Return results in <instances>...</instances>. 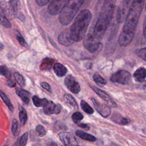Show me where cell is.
Returning a JSON list of instances; mask_svg holds the SVG:
<instances>
[{
    "label": "cell",
    "mask_w": 146,
    "mask_h": 146,
    "mask_svg": "<svg viewBox=\"0 0 146 146\" xmlns=\"http://www.w3.org/2000/svg\"><path fill=\"white\" fill-rule=\"evenodd\" d=\"M92 14L87 9L81 11L76 17L70 29V36L74 42H79L84 38Z\"/></svg>",
    "instance_id": "cell-1"
},
{
    "label": "cell",
    "mask_w": 146,
    "mask_h": 146,
    "mask_svg": "<svg viewBox=\"0 0 146 146\" xmlns=\"http://www.w3.org/2000/svg\"><path fill=\"white\" fill-rule=\"evenodd\" d=\"M144 5V1L143 0H135L132 2L125 20L121 31L122 33L133 35H135V31L141 15Z\"/></svg>",
    "instance_id": "cell-2"
},
{
    "label": "cell",
    "mask_w": 146,
    "mask_h": 146,
    "mask_svg": "<svg viewBox=\"0 0 146 146\" xmlns=\"http://www.w3.org/2000/svg\"><path fill=\"white\" fill-rule=\"evenodd\" d=\"M84 1H69L68 3L62 10L59 19L62 25L66 26L70 24L81 7Z\"/></svg>",
    "instance_id": "cell-3"
},
{
    "label": "cell",
    "mask_w": 146,
    "mask_h": 146,
    "mask_svg": "<svg viewBox=\"0 0 146 146\" xmlns=\"http://www.w3.org/2000/svg\"><path fill=\"white\" fill-rule=\"evenodd\" d=\"M110 22V21L108 20L99 17L93 29L92 30V32H90V33L95 39L100 42L103 37Z\"/></svg>",
    "instance_id": "cell-4"
},
{
    "label": "cell",
    "mask_w": 146,
    "mask_h": 146,
    "mask_svg": "<svg viewBox=\"0 0 146 146\" xmlns=\"http://www.w3.org/2000/svg\"><path fill=\"white\" fill-rule=\"evenodd\" d=\"M18 1H1V9L4 12L5 15L11 19L15 17L18 10Z\"/></svg>",
    "instance_id": "cell-5"
},
{
    "label": "cell",
    "mask_w": 146,
    "mask_h": 146,
    "mask_svg": "<svg viewBox=\"0 0 146 146\" xmlns=\"http://www.w3.org/2000/svg\"><path fill=\"white\" fill-rule=\"evenodd\" d=\"M131 79V74L125 70H119L111 76L110 80L113 83L128 84Z\"/></svg>",
    "instance_id": "cell-6"
},
{
    "label": "cell",
    "mask_w": 146,
    "mask_h": 146,
    "mask_svg": "<svg viewBox=\"0 0 146 146\" xmlns=\"http://www.w3.org/2000/svg\"><path fill=\"white\" fill-rule=\"evenodd\" d=\"M115 2L116 1L113 0L106 1L102 8L99 17L111 21L115 9Z\"/></svg>",
    "instance_id": "cell-7"
},
{
    "label": "cell",
    "mask_w": 146,
    "mask_h": 146,
    "mask_svg": "<svg viewBox=\"0 0 146 146\" xmlns=\"http://www.w3.org/2000/svg\"><path fill=\"white\" fill-rule=\"evenodd\" d=\"M69 1L67 0H54L51 1L47 7L48 13L52 15H58L60 14L62 10L68 3Z\"/></svg>",
    "instance_id": "cell-8"
},
{
    "label": "cell",
    "mask_w": 146,
    "mask_h": 146,
    "mask_svg": "<svg viewBox=\"0 0 146 146\" xmlns=\"http://www.w3.org/2000/svg\"><path fill=\"white\" fill-rule=\"evenodd\" d=\"M130 3V1H123L119 5L116 13V20L118 23H121L126 19L131 5Z\"/></svg>",
    "instance_id": "cell-9"
},
{
    "label": "cell",
    "mask_w": 146,
    "mask_h": 146,
    "mask_svg": "<svg viewBox=\"0 0 146 146\" xmlns=\"http://www.w3.org/2000/svg\"><path fill=\"white\" fill-rule=\"evenodd\" d=\"M100 44V42L95 39L90 33L83 39V45L90 52L93 53L95 52L99 48Z\"/></svg>",
    "instance_id": "cell-10"
},
{
    "label": "cell",
    "mask_w": 146,
    "mask_h": 146,
    "mask_svg": "<svg viewBox=\"0 0 146 146\" xmlns=\"http://www.w3.org/2000/svg\"><path fill=\"white\" fill-rule=\"evenodd\" d=\"M64 84L72 93L78 94L80 91V87L78 82L71 75H68L64 79Z\"/></svg>",
    "instance_id": "cell-11"
},
{
    "label": "cell",
    "mask_w": 146,
    "mask_h": 146,
    "mask_svg": "<svg viewBox=\"0 0 146 146\" xmlns=\"http://www.w3.org/2000/svg\"><path fill=\"white\" fill-rule=\"evenodd\" d=\"M89 86L95 91V93H96L103 100H104L108 104V106L112 107H117L116 104L115 102V101L113 100V99L109 95H108L106 92H105L103 90H101L99 88L94 86L93 85L89 84Z\"/></svg>",
    "instance_id": "cell-12"
},
{
    "label": "cell",
    "mask_w": 146,
    "mask_h": 146,
    "mask_svg": "<svg viewBox=\"0 0 146 146\" xmlns=\"http://www.w3.org/2000/svg\"><path fill=\"white\" fill-rule=\"evenodd\" d=\"M92 100L94 107L102 116L103 117H107L110 116L111 111L109 106L100 103L94 98H92Z\"/></svg>",
    "instance_id": "cell-13"
},
{
    "label": "cell",
    "mask_w": 146,
    "mask_h": 146,
    "mask_svg": "<svg viewBox=\"0 0 146 146\" xmlns=\"http://www.w3.org/2000/svg\"><path fill=\"white\" fill-rule=\"evenodd\" d=\"M58 137L60 141L63 144V145H70L78 144L74 135L70 132H60L58 134Z\"/></svg>",
    "instance_id": "cell-14"
},
{
    "label": "cell",
    "mask_w": 146,
    "mask_h": 146,
    "mask_svg": "<svg viewBox=\"0 0 146 146\" xmlns=\"http://www.w3.org/2000/svg\"><path fill=\"white\" fill-rule=\"evenodd\" d=\"M62 107L60 104H55L51 101L48 102V103L43 107V110L45 114H58L60 112Z\"/></svg>",
    "instance_id": "cell-15"
},
{
    "label": "cell",
    "mask_w": 146,
    "mask_h": 146,
    "mask_svg": "<svg viewBox=\"0 0 146 146\" xmlns=\"http://www.w3.org/2000/svg\"><path fill=\"white\" fill-rule=\"evenodd\" d=\"M58 39L59 43L66 46H71L74 42L71 38L70 29H67L62 32L59 34Z\"/></svg>",
    "instance_id": "cell-16"
},
{
    "label": "cell",
    "mask_w": 146,
    "mask_h": 146,
    "mask_svg": "<svg viewBox=\"0 0 146 146\" xmlns=\"http://www.w3.org/2000/svg\"><path fill=\"white\" fill-rule=\"evenodd\" d=\"M133 35L128 34L125 33H123L121 32L119 39H118V43L121 46H128L132 40L133 38Z\"/></svg>",
    "instance_id": "cell-17"
},
{
    "label": "cell",
    "mask_w": 146,
    "mask_h": 146,
    "mask_svg": "<svg viewBox=\"0 0 146 146\" xmlns=\"http://www.w3.org/2000/svg\"><path fill=\"white\" fill-rule=\"evenodd\" d=\"M15 92L18 95V96L21 98L24 103L26 104H28L29 103L30 96L31 94L29 91L22 88H17L15 90Z\"/></svg>",
    "instance_id": "cell-18"
},
{
    "label": "cell",
    "mask_w": 146,
    "mask_h": 146,
    "mask_svg": "<svg viewBox=\"0 0 146 146\" xmlns=\"http://www.w3.org/2000/svg\"><path fill=\"white\" fill-rule=\"evenodd\" d=\"M133 77L136 82H143L146 78V69L144 67L138 68L135 71Z\"/></svg>",
    "instance_id": "cell-19"
},
{
    "label": "cell",
    "mask_w": 146,
    "mask_h": 146,
    "mask_svg": "<svg viewBox=\"0 0 146 146\" xmlns=\"http://www.w3.org/2000/svg\"><path fill=\"white\" fill-rule=\"evenodd\" d=\"M53 69L56 75L59 77L64 76L67 72V69L66 67L60 63H55Z\"/></svg>",
    "instance_id": "cell-20"
},
{
    "label": "cell",
    "mask_w": 146,
    "mask_h": 146,
    "mask_svg": "<svg viewBox=\"0 0 146 146\" xmlns=\"http://www.w3.org/2000/svg\"><path fill=\"white\" fill-rule=\"evenodd\" d=\"M111 119L115 123L120 125H126L130 122L128 119L123 117L119 113H113Z\"/></svg>",
    "instance_id": "cell-21"
},
{
    "label": "cell",
    "mask_w": 146,
    "mask_h": 146,
    "mask_svg": "<svg viewBox=\"0 0 146 146\" xmlns=\"http://www.w3.org/2000/svg\"><path fill=\"white\" fill-rule=\"evenodd\" d=\"M75 134L78 137H79V138H80L83 140H84L94 142V141H95L96 140V139L95 136H94L87 132L82 131L81 130H76L75 131Z\"/></svg>",
    "instance_id": "cell-22"
},
{
    "label": "cell",
    "mask_w": 146,
    "mask_h": 146,
    "mask_svg": "<svg viewBox=\"0 0 146 146\" xmlns=\"http://www.w3.org/2000/svg\"><path fill=\"white\" fill-rule=\"evenodd\" d=\"M64 100L66 104L70 107L73 108H78V106L75 99L72 97V95L68 94H66L63 96Z\"/></svg>",
    "instance_id": "cell-23"
},
{
    "label": "cell",
    "mask_w": 146,
    "mask_h": 146,
    "mask_svg": "<svg viewBox=\"0 0 146 146\" xmlns=\"http://www.w3.org/2000/svg\"><path fill=\"white\" fill-rule=\"evenodd\" d=\"M28 139V133L25 132L23 135L18 138L12 146H25Z\"/></svg>",
    "instance_id": "cell-24"
},
{
    "label": "cell",
    "mask_w": 146,
    "mask_h": 146,
    "mask_svg": "<svg viewBox=\"0 0 146 146\" xmlns=\"http://www.w3.org/2000/svg\"><path fill=\"white\" fill-rule=\"evenodd\" d=\"M19 117L21 125H24L27 121V116L25 109L20 105H19Z\"/></svg>",
    "instance_id": "cell-25"
},
{
    "label": "cell",
    "mask_w": 146,
    "mask_h": 146,
    "mask_svg": "<svg viewBox=\"0 0 146 146\" xmlns=\"http://www.w3.org/2000/svg\"><path fill=\"white\" fill-rule=\"evenodd\" d=\"M32 99H33V102L34 106L37 107H43L48 102L46 99L45 98L40 99L36 95L33 96L32 98Z\"/></svg>",
    "instance_id": "cell-26"
},
{
    "label": "cell",
    "mask_w": 146,
    "mask_h": 146,
    "mask_svg": "<svg viewBox=\"0 0 146 146\" xmlns=\"http://www.w3.org/2000/svg\"><path fill=\"white\" fill-rule=\"evenodd\" d=\"M54 60L51 58H46L44 59L40 64V69L43 70H50L53 64Z\"/></svg>",
    "instance_id": "cell-27"
},
{
    "label": "cell",
    "mask_w": 146,
    "mask_h": 146,
    "mask_svg": "<svg viewBox=\"0 0 146 146\" xmlns=\"http://www.w3.org/2000/svg\"><path fill=\"white\" fill-rule=\"evenodd\" d=\"M0 95H1V98L2 99L3 102L6 104V105L7 106V107H8L9 110L11 112H13L14 111V107L12 105V104H11L10 99L7 97V96L2 91H1Z\"/></svg>",
    "instance_id": "cell-28"
},
{
    "label": "cell",
    "mask_w": 146,
    "mask_h": 146,
    "mask_svg": "<svg viewBox=\"0 0 146 146\" xmlns=\"http://www.w3.org/2000/svg\"><path fill=\"white\" fill-rule=\"evenodd\" d=\"M0 13H1V22L2 25L6 28L11 27V23H10L8 18H7V17L4 14V12L2 9H1L0 10Z\"/></svg>",
    "instance_id": "cell-29"
},
{
    "label": "cell",
    "mask_w": 146,
    "mask_h": 146,
    "mask_svg": "<svg viewBox=\"0 0 146 146\" xmlns=\"http://www.w3.org/2000/svg\"><path fill=\"white\" fill-rule=\"evenodd\" d=\"M80 106L82 109L87 113L88 114H92L94 112L93 108L84 100H82L80 101Z\"/></svg>",
    "instance_id": "cell-30"
},
{
    "label": "cell",
    "mask_w": 146,
    "mask_h": 146,
    "mask_svg": "<svg viewBox=\"0 0 146 146\" xmlns=\"http://www.w3.org/2000/svg\"><path fill=\"white\" fill-rule=\"evenodd\" d=\"M14 78L16 82L21 87H25L26 85V82L24 78L18 72H15L13 74Z\"/></svg>",
    "instance_id": "cell-31"
},
{
    "label": "cell",
    "mask_w": 146,
    "mask_h": 146,
    "mask_svg": "<svg viewBox=\"0 0 146 146\" xmlns=\"http://www.w3.org/2000/svg\"><path fill=\"white\" fill-rule=\"evenodd\" d=\"M93 79L94 81L96 82V83L100 87H103L107 83L106 80L98 74H95L93 75Z\"/></svg>",
    "instance_id": "cell-32"
},
{
    "label": "cell",
    "mask_w": 146,
    "mask_h": 146,
    "mask_svg": "<svg viewBox=\"0 0 146 146\" xmlns=\"http://www.w3.org/2000/svg\"><path fill=\"white\" fill-rule=\"evenodd\" d=\"M83 119V115L80 112H75L72 115V120L76 124H79L80 121Z\"/></svg>",
    "instance_id": "cell-33"
},
{
    "label": "cell",
    "mask_w": 146,
    "mask_h": 146,
    "mask_svg": "<svg viewBox=\"0 0 146 146\" xmlns=\"http://www.w3.org/2000/svg\"><path fill=\"white\" fill-rule=\"evenodd\" d=\"M11 132H12L13 134L15 136H16L19 133L18 123V121L16 119H13L12 120Z\"/></svg>",
    "instance_id": "cell-34"
},
{
    "label": "cell",
    "mask_w": 146,
    "mask_h": 146,
    "mask_svg": "<svg viewBox=\"0 0 146 146\" xmlns=\"http://www.w3.org/2000/svg\"><path fill=\"white\" fill-rule=\"evenodd\" d=\"M135 52L140 58L146 62V47L137 49Z\"/></svg>",
    "instance_id": "cell-35"
},
{
    "label": "cell",
    "mask_w": 146,
    "mask_h": 146,
    "mask_svg": "<svg viewBox=\"0 0 146 146\" xmlns=\"http://www.w3.org/2000/svg\"><path fill=\"white\" fill-rule=\"evenodd\" d=\"M35 129H36V131L38 133V135L40 137H43V136H45L46 134V131L45 128H44V127L42 125H40V124L38 125L36 127Z\"/></svg>",
    "instance_id": "cell-36"
},
{
    "label": "cell",
    "mask_w": 146,
    "mask_h": 146,
    "mask_svg": "<svg viewBox=\"0 0 146 146\" xmlns=\"http://www.w3.org/2000/svg\"><path fill=\"white\" fill-rule=\"evenodd\" d=\"M0 71H1V74L2 75H3V76L7 77V78H11L10 72L6 66H4V65L1 66L0 67Z\"/></svg>",
    "instance_id": "cell-37"
},
{
    "label": "cell",
    "mask_w": 146,
    "mask_h": 146,
    "mask_svg": "<svg viewBox=\"0 0 146 146\" xmlns=\"http://www.w3.org/2000/svg\"><path fill=\"white\" fill-rule=\"evenodd\" d=\"M16 38L17 39V40L19 42V43L23 47H27V44L26 43V42L25 41V39L23 38V37L19 34V33H17V35H16Z\"/></svg>",
    "instance_id": "cell-38"
},
{
    "label": "cell",
    "mask_w": 146,
    "mask_h": 146,
    "mask_svg": "<svg viewBox=\"0 0 146 146\" xmlns=\"http://www.w3.org/2000/svg\"><path fill=\"white\" fill-rule=\"evenodd\" d=\"M6 84L10 87H14L16 85L15 82L11 78H9L6 80Z\"/></svg>",
    "instance_id": "cell-39"
},
{
    "label": "cell",
    "mask_w": 146,
    "mask_h": 146,
    "mask_svg": "<svg viewBox=\"0 0 146 146\" xmlns=\"http://www.w3.org/2000/svg\"><path fill=\"white\" fill-rule=\"evenodd\" d=\"M40 86L45 90H46L48 92H51V86L46 82H42L40 83Z\"/></svg>",
    "instance_id": "cell-40"
},
{
    "label": "cell",
    "mask_w": 146,
    "mask_h": 146,
    "mask_svg": "<svg viewBox=\"0 0 146 146\" xmlns=\"http://www.w3.org/2000/svg\"><path fill=\"white\" fill-rule=\"evenodd\" d=\"M35 2L39 6H42L46 5L48 2H50L48 0H36Z\"/></svg>",
    "instance_id": "cell-41"
},
{
    "label": "cell",
    "mask_w": 146,
    "mask_h": 146,
    "mask_svg": "<svg viewBox=\"0 0 146 146\" xmlns=\"http://www.w3.org/2000/svg\"><path fill=\"white\" fill-rule=\"evenodd\" d=\"M79 127L82 128H84V129H89V127L86 124H83V123H79L77 124Z\"/></svg>",
    "instance_id": "cell-42"
},
{
    "label": "cell",
    "mask_w": 146,
    "mask_h": 146,
    "mask_svg": "<svg viewBox=\"0 0 146 146\" xmlns=\"http://www.w3.org/2000/svg\"><path fill=\"white\" fill-rule=\"evenodd\" d=\"M143 35L144 38L146 39V22L143 26Z\"/></svg>",
    "instance_id": "cell-43"
},
{
    "label": "cell",
    "mask_w": 146,
    "mask_h": 146,
    "mask_svg": "<svg viewBox=\"0 0 146 146\" xmlns=\"http://www.w3.org/2000/svg\"><path fill=\"white\" fill-rule=\"evenodd\" d=\"M62 146H80L78 144H73V145H62Z\"/></svg>",
    "instance_id": "cell-44"
},
{
    "label": "cell",
    "mask_w": 146,
    "mask_h": 146,
    "mask_svg": "<svg viewBox=\"0 0 146 146\" xmlns=\"http://www.w3.org/2000/svg\"><path fill=\"white\" fill-rule=\"evenodd\" d=\"M144 87H146V82H145V84H144Z\"/></svg>",
    "instance_id": "cell-45"
},
{
    "label": "cell",
    "mask_w": 146,
    "mask_h": 146,
    "mask_svg": "<svg viewBox=\"0 0 146 146\" xmlns=\"http://www.w3.org/2000/svg\"><path fill=\"white\" fill-rule=\"evenodd\" d=\"M145 11H146V3H145Z\"/></svg>",
    "instance_id": "cell-46"
}]
</instances>
